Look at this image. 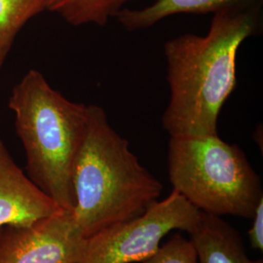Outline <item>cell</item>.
<instances>
[{"label": "cell", "mask_w": 263, "mask_h": 263, "mask_svg": "<svg viewBox=\"0 0 263 263\" xmlns=\"http://www.w3.org/2000/svg\"><path fill=\"white\" fill-rule=\"evenodd\" d=\"M86 238L71 212L60 210L27 226L0 228V263H77Z\"/></svg>", "instance_id": "obj_6"}, {"label": "cell", "mask_w": 263, "mask_h": 263, "mask_svg": "<svg viewBox=\"0 0 263 263\" xmlns=\"http://www.w3.org/2000/svg\"><path fill=\"white\" fill-rule=\"evenodd\" d=\"M191 241L198 263H263L262 259L253 260L248 256L241 236L221 216L201 212Z\"/></svg>", "instance_id": "obj_9"}, {"label": "cell", "mask_w": 263, "mask_h": 263, "mask_svg": "<svg viewBox=\"0 0 263 263\" xmlns=\"http://www.w3.org/2000/svg\"><path fill=\"white\" fill-rule=\"evenodd\" d=\"M140 263H198L197 253L191 240L176 233L155 254Z\"/></svg>", "instance_id": "obj_12"}, {"label": "cell", "mask_w": 263, "mask_h": 263, "mask_svg": "<svg viewBox=\"0 0 263 263\" xmlns=\"http://www.w3.org/2000/svg\"><path fill=\"white\" fill-rule=\"evenodd\" d=\"M8 107L27 156L31 181L61 209L74 207L72 172L84 141L89 105L69 101L36 69L11 91Z\"/></svg>", "instance_id": "obj_3"}, {"label": "cell", "mask_w": 263, "mask_h": 263, "mask_svg": "<svg viewBox=\"0 0 263 263\" xmlns=\"http://www.w3.org/2000/svg\"><path fill=\"white\" fill-rule=\"evenodd\" d=\"M46 5L47 0H0V70L20 31Z\"/></svg>", "instance_id": "obj_11"}, {"label": "cell", "mask_w": 263, "mask_h": 263, "mask_svg": "<svg viewBox=\"0 0 263 263\" xmlns=\"http://www.w3.org/2000/svg\"><path fill=\"white\" fill-rule=\"evenodd\" d=\"M162 188L129 141L113 129L104 108L90 104L87 131L72 172L71 214L81 234L87 239L141 216L158 201Z\"/></svg>", "instance_id": "obj_2"}, {"label": "cell", "mask_w": 263, "mask_h": 263, "mask_svg": "<svg viewBox=\"0 0 263 263\" xmlns=\"http://www.w3.org/2000/svg\"><path fill=\"white\" fill-rule=\"evenodd\" d=\"M263 0H155L141 9L123 8L115 19L128 31L151 28L174 15L216 14L227 9L261 7Z\"/></svg>", "instance_id": "obj_8"}, {"label": "cell", "mask_w": 263, "mask_h": 263, "mask_svg": "<svg viewBox=\"0 0 263 263\" xmlns=\"http://www.w3.org/2000/svg\"><path fill=\"white\" fill-rule=\"evenodd\" d=\"M201 212L173 190L141 216L105 227L86 239L77 263H140L155 254L162 239L174 230L190 235Z\"/></svg>", "instance_id": "obj_5"}, {"label": "cell", "mask_w": 263, "mask_h": 263, "mask_svg": "<svg viewBox=\"0 0 263 263\" xmlns=\"http://www.w3.org/2000/svg\"><path fill=\"white\" fill-rule=\"evenodd\" d=\"M168 171L173 190L208 215L252 218L263 199L246 154L218 135L171 137Z\"/></svg>", "instance_id": "obj_4"}, {"label": "cell", "mask_w": 263, "mask_h": 263, "mask_svg": "<svg viewBox=\"0 0 263 263\" xmlns=\"http://www.w3.org/2000/svg\"><path fill=\"white\" fill-rule=\"evenodd\" d=\"M131 1L134 0H47L46 10L74 27H104Z\"/></svg>", "instance_id": "obj_10"}, {"label": "cell", "mask_w": 263, "mask_h": 263, "mask_svg": "<svg viewBox=\"0 0 263 263\" xmlns=\"http://www.w3.org/2000/svg\"><path fill=\"white\" fill-rule=\"evenodd\" d=\"M60 210L15 163L0 138V228L30 226Z\"/></svg>", "instance_id": "obj_7"}, {"label": "cell", "mask_w": 263, "mask_h": 263, "mask_svg": "<svg viewBox=\"0 0 263 263\" xmlns=\"http://www.w3.org/2000/svg\"><path fill=\"white\" fill-rule=\"evenodd\" d=\"M261 28V7L214 14L206 35L193 33L164 44L170 102L162 124L171 137L217 135L218 117L237 85L236 59Z\"/></svg>", "instance_id": "obj_1"}, {"label": "cell", "mask_w": 263, "mask_h": 263, "mask_svg": "<svg viewBox=\"0 0 263 263\" xmlns=\"http://www.w3.org/2000/svg\"><path fill=\"white\" fill-rule=\"evenodd\" d=\"M253 224L251 226L248 235L251 247L255 251L263 250V199L259 201L255 208L253 216Z\"/></svg>", "instance_id": "obj_13"}]
</instances>
